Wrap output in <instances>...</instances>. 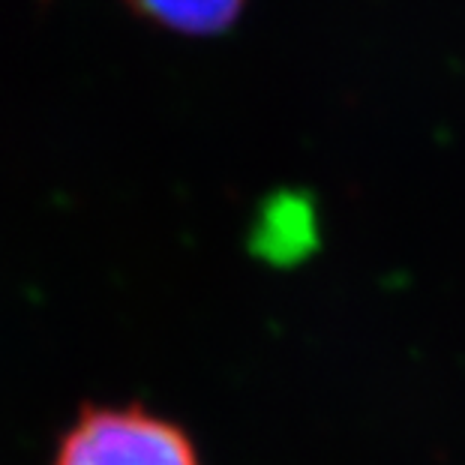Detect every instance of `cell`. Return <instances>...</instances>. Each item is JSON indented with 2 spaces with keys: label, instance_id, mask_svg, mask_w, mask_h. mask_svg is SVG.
<instances>
[{
  "label": "cell",
  "instance_id": "cell-1",
  "mask_svg": "<svg viewBox=\"0 0 465 465\" xmlns=\"http://www.w3.org/2000/svg\"><path fill=\"white\" fill-rule=\"evenodd\" d=\"M54 465H202L174 423L144 409H84L64 435Z\"/></svg>",
  "mask_w": 465,
  "mask_h": 465
},
{
  "label": "cell",
  "instance_id": "cell-2",
  "mask_svg": "<svg viewBox=\"0 0 465 465\" xmlns=\"http://www.w3.org/2000/svg\"><path fill=\"white\" fill-rule=\"evenodd\" d=\"M142 18L190 36L223 34L243 9V0H126Z\"/></svg>",
  "mask_w": 465,
  "mask_h": 465
}]
</instances>
